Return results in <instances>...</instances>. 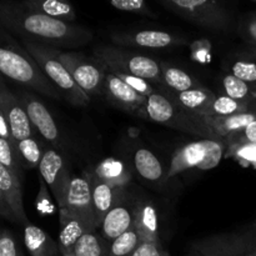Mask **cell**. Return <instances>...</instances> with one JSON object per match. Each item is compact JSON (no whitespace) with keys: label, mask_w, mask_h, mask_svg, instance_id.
<instances>
[{"label":"cell","mask_w":256,"mask_h":256,"mask_svg":"<svg viewBox=\"0 0 256 256\" xmlns=\"http://www.w3.org/2000/svg\"><path fill=\"white\" fill-rule=\"evenodd\" d=\"M60 209H65L70 214L80 218L92 229L98 230L96 219H95L94 205H92V184L89 174L85 172L82 176H72L68 188L64 205Z\"/></svg>","instance_id":"7c38bea8"},{"label":"cell","mask_w":256,"mask_h":256,"mask_svg":"<svg viewBox=\"0 0 256 256\" xmlns=\"http://www.w3.org/2000/svg\"><path fill=\"white\" fill-rule=\"evenodd\" d=\"M102 95L114 106L140 116L142 119H146L145 109H146L148 98L132 89L112 72H106L104 86H102Z\"/></svg>","instance_id":"8fae6325"},{"label":"cell","mask_w":256,"mask_h":256,"mask_svg":"<svg viewBox=\"0 0 256 256\" xmlns=\"http://www.w3.org/2000/svg\"><path fill=\"white\" fill-rule=\"evenodd\" d=\"M165 9L214 34L236 32L238 18L232 0H156Z\"/></svg>","instance_id":"3957f363"},{"label":"cell","mask_w":256,"mask_h":256,"mask_svg":"<svg viewBox=\"0 0 256 256\" xmlns=\"http://www.w3.org/2000/svg\"><path fill=\"white\" fill-rule=\"evenodd\" d=\"M110 244L102 234L94 232H85L72 250L74 256H109Z\"/></svg>","instance_id":"f1b7e54d"},{"label":"cell","mask_w":256,"mask_h":256,"mask_svg":"<svg viewBox=\"0 0 256 256\" xmlns=\"http://www.w3.org/2000/svg\"><path fill=\"white\" fill-rule=\"evenodd\" d=\"M252 2H256V0H252Z\"/></svg>","instance_id":"f6af8a7d"},{"label":"cell","mask_w":256,"mask_h":256,"mask_svg":"<svg viewBox=\"0 0 256 256\" xmlns=\"http://www.w3.org/2000/svg\"><path fill=\"white\" fill-rule=\"evenodd\" d=\"M92 54L104 64L109 72H122L142 78L152 85L162 86V65L152 58L132 52L116 45L100 44L92 49Z\"/></svg>","instance_id":"5b68a950"},{"label":"cell","mask_w":256,"mask_h":256,"mask_svg":"<svg viewBox=\"0 0 256 256\" xmlns=\"http://www.w3.org/2000/svg\"><path fill=\"white\" fill-rule=\"evenodd\" d=\"M145 110H146V120L152 122L164 125L185 134L194 135L200 139L222 140L206 124L204 116L184 109L159 88L148 98Z\"/></svg>","instance_id":"277c9868"},{"label":"cell","mask_w":256,"mask_h":256,"mask_svg":"<svg viewBox=\"0 0 256 256\" xmlns=\"http://www.w3.org/2000/svg\"><path fill=\"white\" fill-rule=\"evenodd\" d=\"M160 89L165 94L172 96L184 109L189 110L194 114L200 115V116H208V115L212 114V108L216 94L208 88L202 86V85L182 92H175L164 86H160Z\"/></svg>","instance_id":"e0dca14e"},{"label":"cell","mask_w":256,"mask_h":256,"mask_svg":"<svg viewBox=\"0 0 256 256\" xmlns=\"http://www.w3.org/2000/svg\"><path fill=\"white\" fill-rule=\"evenodd\" d=\"M39 172L46 186H49L50 192L54 195L60 209L64 205L68 188L72 180L60 152L54 149H45L39 164Z\"/></svg>","instance_id":"2e32d148"},{"label":"cell","mask_w":256,"mask_h":256,"mask_svg":"<svg viewBox=\"0 0 256 256\" xmlns=\"http://www.w3.org/2000/svg\"><path fill=\"white\" fill-rule=\"evenodd\" d=\"M222 94L226 95V96L239 100V102H246V104H250L256 108V90L245 82L230 74V72H226L222 76Z\"/></svg>","instance_id":"f546056e"},{"label":"cell","mask_w":256,"mask_h":256,"mask_svg":"<svg viewBox=\"0 0 256 256\" xmlns=\"http://www.w3.org/2000/svg\"><path fill=\"white\" fill-rule=\"evenodd\" d=\"M190 249L202 256H256V224L198 240Z\"/></svg>","instance_id":"ba28073f"},{"label":"cell","mask_w":256,"mask_h":256,"mask_svg":"<svg viewBox=\"0 0 256 256\" xmlns=\"http://www.w3.org/2000/svg\"><path fill=\"white\" fill-rule=\"evenodd\" d=\"M225 152L226 144L224 140L199 139L188 142L176 149L172 156L166 179H172L189 169H214L225 156Z\"/></svg>","instance_id":"52a82bcc"},{"label":"cell","mask_w":256,"mask_h":256,"mask_svg":"<svg viewBox=\"0 0 256 256\" xmlns=\"http://www.w3.org/2000/svg\"><path fill=\"white\" fill-rule=\"evenodd\" d=\"M226 146L240 144H256V119L240 132H232L224 139Z\"/></svg>","instance_id":"74e56055"},{"label":"cell","mask_w":256,"mask_h":256,"mask_svg":"<svg viewBox=\"0 0 256 256\" xmlns=\"http://www.w3.org/2000/svg\"><path fill=\"white\" fill-rule=\"evenodd\" d=\"M112 74L116 75L118 78L122 80V82H126L129 86H132V89L136 90L138 92L142 94L144 96L149 98L152 92H156L154 85L152 82H146V80L142 79V78H138V76H132V75H126V74H122V72H112Z\"/></svg>","instance_id":"ab89813d"},{"label":"cell","mask_w":256,"mask_h":256,"mask_svg":"<svg viewBox=\"0 0 256 256\" xmlns=\"http://www.w3.org/2000/svg\"><path fill=\"white\" fill-rule=\"evenodd\" d=\"M59 216L62 229H60L58 245H59L60 252H62V256L72 255V250L80 238L85 232H94L95 229L82 222L80 218L68 212L65 209H59Z\"/></svg>","instance_id":"ac0fdd59"},{"label":"cell","mask_w":256,"mask_h":256,"mask_svg":"<svg viewBox=\"0 0 256 256\" xmlns=\"http://www.w3.org/2000/svg\"><path fill=\"white\" fill-rule=\"evenodd\" d=\"M186 256H202V255L199 254V252H195V250L190 249L189 250V254H188Z\"/></svg>","instance_id":"ee69618b"},{"label":"cell","mask_w":256,"mask_h":256,"mask_svg":"<svg viewBox=\"0 0 256 256\" xmlns=\"http://www.w3.org/2000/svg\"><path fill=\"white\" fill-rule=\"evenodd\" d=\"M0 164L16 175L22 182V164L18 152L16 145L0 138Z\"/></svg>","instance_id":"e575fe53"},{"label":"cell","mask_w":256,"mask_h":256,"mask_svg":"<svg viewBox=\"0 0 256 256\" xmlns=\"http://www.w3.org/2000/svg\"><path fill=\"white\" fill-rule=\"evenodd\" d=\"M0 74L54 100L62 95L42 72L32 55L0 28Z\"/></svg>","instance_id":"7a4b0ae2"},{"label":"cell","mask_w":256,"mask_h":256,"mask_svg":"<svg viewBox=\"0 0 256 256\" xmlns=\"http://www.w3.org/2000/svg\"><path fill=\"white\" fill-rule=\"evenodd\" d=\"M204 119L206 124L212 128V132L224 140L228 135L240 132L248 124L254 122L256 119V112H242V114L225 115V116L208 115V116H204Z\"/></svg>","instance_id":"cb8c5ba5"},{"label":"cell","mask_w":256,"mask_h":256,"mask_svg":"<svg viewBox=\"0 0 256 256\" xmlns=\"http://www.w3.org/2000/svg\"><path fill=\"white\" fill-rule=\"evenodd\" d=\"M0 190L6 198L10 208L16 216L18 224L26 225L29 222L22 204V180L9 169L0 164Z\"/></svg>","instance_id":"ffe728a7"},{"label":"cell","mask_w":256,"mask_h":256,"mask_svg":"<svg viewBox=\"0 0 256 256\" xmlns=\"http://www.w3.org/2000/svg\"><path fill=\"white\" fill-rule=\"evenodd\" d=\"M225 156L242 164L256 169V144H240L226 146Z\"/></svg>","instance_id":"d590c367"},{"label":"cell","mask_w":256,"mask_h":256,"mask_svg":"<svg viewBox=\"0 0 256 256\" xmlns=\"http://www.w3.org/2000/svg\"><path fill=\"white\" fill-rule=\"evenodd\" d=\"M160 65H162V86L166 88V89L172 90L175 92H182L202 85L192 74L180 68L168 64V62H160Z\"/></svg>","instance_id":"4316f807"},{"label":"cell","mask_w":256,"mask_h":256,"mask_svg":"<svg viewBox=\"0 0 256 256\" xmlns=\"http://www.w3.org/2000/svg\"><path fill=\"white\" fill-rule=\"evenodd\" d=\"M0 28L18 35L22 42H42L58 49H78L94 39L86 26L32 12L15 0H0Z\"/></svg>","instance_id":"6da1fadb"},{"label":"cell","mask_w":256,"mask_h":256,"mask_svg":"<svg viewBox=\"0 0 256 256\" xmlns=\"http://www.w3.org/2000/svg\"><path fill=\"white\" fill-rule=\"evenodd\" d=\"M236 32L245 48L256 55V12H245L238 18Z\"/></svg>","instance_id":"836d02e7"},{"label":"cell","mask_w":256,"mask_h":256,"mask_svg":"<svg viewBox=\"0 0 256 256\" xmlns=\"http://www.w3.org/2000/svg\"><path fill=\"white\" fill-rule=\"evenodd\" d=\"M142 242V236L132 225L128 232L112 242L109 256H130Z\"/></svg>","instance_id":"d6a6232c"},{"label":"cell","mask_w":256,"mask_h":256,"mask_svg":"<svg viewBox=\"0 0 256 256\" xmlns=\"http://www.w3.org/2000/svg\"><path fill=\"white\" fill-rule=\"evenodd\" d=\"M24 242L32 256H62L59 245L36 225H24Z\"/></svg>","instance_id":"603a6c76"},{"label":"cell","mask_w":256,"mask_h":256,"mask_svg":"<svg viewBox=\"0 0 256 256\" xmlns=\"http://www.w3.org/2000/svg\"><path fill=\"white\" fill-rule=\"evenodd\" d=\"M16 149L24 169L39 168L44 150H42L40 142L34 136L28 138V139H24L18 142Z\"/></svg>","instance_id":"4dcf8cb0"},{"label":"cell","mask_w":256,"mask_h":256,"mask_svg":"<svg viewBox=\"0 0 256 256\" xmlns=\"http://www.w3.org/2000/svg\"><path fill=\"white\" fill-rule=\"evenodd\" d=\"M0 218H2L5 220H9V222H18L16 216H15L14 212L10 208L9 202H8L6 198L4 196L2 190H0Z\"/></svg>","instance_id":"b9f144b4"},{"label":"cell","mask_w":256,"mask_h":256,"mask_svg":"<svg viewBox=\"0 0 256 256\" xmlns=\"http://www.w3.org/2000/svg\"><path fill=\"white\" fill-rule=\"evenodd\" d=\"M0 256H24L14 235L6 229H0Z\"/></svg>","instance_id":"f35d334b"},{"label":"cell","mask_w":256,"mask_h":256,"mask_svg":"<svg viewBox=\"0 0 256 256\" xmlns=\"http://www.w3.org/2000/svg\"><path fill=\"white\" fill-rule=\"evenodd\" d=\"M136 202V198L132 196L125 189L122 190L118 202L105 215L99 226L100 234L108 242H114L116 238L128 232L134 225Z\"/></svg>","instance_id":"4fadbf2b"},{"label":"cell","mask_w":256,"mask_h":256,"mask_svg":"<svg viewBox=\"0 0 256 256\" xmlns=\"http://www.w3.org/2000/svg\"><path fill=\"white\" fill-rule=\"evenodd\" d=\"M170 256H172V255H170Z\"/></svg>","instance_id":"7dc6e473"},{"label":"cell","mask_w":256,"mask_h":256,"mask_svg":"<svg viewBox=\"0 0 256 256\" xmlns=\"http://www.w3.org/2000/svg\"><path fill=\"white\" fill-rule=\"evenodd\" d=\"M0 138H2V139L9 140V142H14L15 144L14 138H12V132H10V126H9V124H8L6 119H5V116H4V114H2V110H0Z\"/></svg>","instance_id":"7bdbcfd3"},{"label":"cell","mask_w":256,"mask_h":256,"mask_svg":"<svg viewBox=\"0 0 256 256\" xmlns=\"http://www.w3.org/2000/svg\"><path fill=\"white\" fill-rule=\"evenodd\" d=\"M106 2L120 12H134V14L145 15V16L156 18V14L150 9L145 0H106Z\"/></svg>","instance_id":"8d00e7d4"},{"label":"cell","mask_w":256,"mask_h":256,"mask_svg":"<svg viewBox=\"0 0 256 256\" xmlns=\"http://www.w3.org/2000/svg\"><path fill=\"white\" fill-rule=\"evenodd\" d=\"M22 6L52 19L75 22L76 12L72 0H20Z\"/></svg>","instance_id":"7402d4cb"},{"label":"cell","mask_w":256,"mask_h":256,"mask_svg":"<svg viewBox=\"0 0 256 256\" xmlns=\"http://www.w3.org/2000/svg\"><path fill=\"white\" fill-rule=\"evenodd\" d=\"M242 112H256V108L246 102H239L226 95H216L214 100V104L212 108V114L210 115H234L242 114Z\"/></svg>","instance_id":"1f68e13d"},{"label":"cell","mask_w":256,"mask_h":256,"mask_svg":"<svg viewBox=\"0 0 256 256\" xmlns=\"http://www.w3.org/2000/svg\"><path fill=\"white\" fill-rule=\"evenodd\" d=\"M95 174L102 180L115 188H125L130 182L129 169L124 162L115 158H108L102 160L94 170Z\"/></svg>","instance_id":"484cf974"},{"label":"cell","mask_w":256,"mask_h":256,"mask_svg":"<svg viewBox=\"0 0 256 256\" xmlns=\"http://www.w3.org/2000/svg\"><path fill=\"white\" fill-rule=\"evenodd\" d=\"M134 166L140 176L150 182H162L164 180V168L159 158L149 149L140 148L134 154Z\"/></svg>","instance_id":"d4e9b609"},{"label":"cell","mask_w":256,"mask_h":256,"mask_svg":"<svg viewBox=\"0 0 256 256\" xmlns=\"http://www.w3.org/2000/svg\"><path fill=\"white\" fill-rule=\"evenodd\" d=\"M0 110L9 124L15 144L28 138L34 136V128L30 122L24 105L16 95L10 92L4 82L2 74H0Z\"/></svg>","instance_id":"5bb4252c"},{"label":"cell","mask_w":256,"mask_h":256,"mask_svg":"<svg viewBox=\"0 0 256 256\" xmlns=\"http://www.w3.org/2000/svg\"><path fill=\"white\" fill-rule=\"evenodd\" d=\"M66 256H74V255H66Z\"/></svg>","instance_id":"bcb514c9"},{"label":"cell","mask_w":256,"mask_h":256,"mask_svg":"<svg viewBox=\"0 0 256 256\" xmlns=\"http://www.w3.org/2000/svg\"><path fill=\"white\" fill-rule=\"evenodd\" d=\"M134 226L142 242H160L159 214L150 200L138 199Z\"/></svg>","instance_id":"44dd1931"},{"label":"cell","mask_w":256,"mask_h":256,"mask_svg":"<svg viewBox=\"0 0 256 256\" xmlns=\"http://www.w3.org/2000/svg\"><path fill=\"white\" fill-rule=\"evenodd\" d=\"M130 256H170L160 242H142Z\"/></svg>","instance_id":"60d3db41"},{"label":"cell","mask_w":256,"mask_h":256,"mask_svg":"<svg viewBox=\"0 0 256 256\" xmlns=\"http://www.w3.org/2000/svg\"><path fill=\"white\" fill-rule=\"evenodd\" d=\"M90 184H92V205H94L95 219L98 226H100L105 215L110 212L115 202L119 199L120 194L125 188H115L100 179L94 172H89Z\"/></svg>","instance_id":"d6986e66"},{"label":"cell","mask_w":256,"mask_h":256,"mask_svg":"<svg viewBox=\"0 0 256 256\" xmlns=\"http://www.w3.org/2000/svg\"><path fill=\"white\" fill-rule=\"evenodd\" d=\"M22 46L38 62L48 79L54 84L70 104L75 106H85L90 102V96L85 94L79 85L72 79V74L62 65L59 59V52L62 49L34 42H22Z\"/></svg>","instance_id":"8992f818"},{"label":"cell","mask_w":256,"mask_h":256,"mask_svg":"<svg viewBox=\"0 0 256 256\" xmlns=\"http://www.w3.org/2000/svg\"><path fill=\"white\" fill-rule=\"evenodd\" d=\"M112 42L122 48H144V49H166L188 44V39L182 34L160 29L116 32L110 35Z\"/></svg>","instance_id":"30bf717a"},{"label":"cell","mask_w":256,"mask_h":256,"mask_svg":"<svg viewBox=\"0 0 256 256\" xmlns=\"http://www.w3.org/2000/svg\"><path fill=\"white\" fill-rule=\"evenodd\" d=\"M229 72L256 90V55L245 48L232 60Z\"/></svg>","instance_id":"83f0119b"},{"label":"cell","mask_w":256,"mask_h":256,"mask_svg":"<svg viewBox=\"0 0 256 256\" xmlns=\"http://www.w3.org/2000/svg\"><path fill=\"white\" fill-rule=\"evenodd\" d=\"M59 59L85 94L89 96L102 95L108 70L102 62L95 56L89 58L72 50H60Z\"/></svg>","instance_id":"9c48e42d"},{"label":"cell","mask_w":256,"mask_h":256,"mask_svg":"<svg viewBox=\"0 0 256 256\" xmlns=\"http://www.w3.org/2000/svg\"><path fill=\"white\" fill-rule=\"evenodd\" d=\"M18 98L24 105L32 128L44 138L45 142L60 149L62 146V139L60 136L59 128L49 109L42 104V100H39L34 94L26 90L19 92Z\"/></svg>","instance_id":"9a60e30c"}]
</instances>
